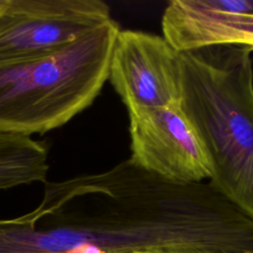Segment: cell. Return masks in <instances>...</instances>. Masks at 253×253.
<instances>
[{"label":"cell","mask_w":253,"mask_h":253,"mask_svg":"<svg viewBox=\"0 0 253 253\" xmlns=\"http://www.w3.org/2000/svg\"><path fill=\"white\" fill-rule=\"evenodd\" d=\"M119 32L112 18L57 50L0 62V133L43 134L88 108L109 79Z\"/></svg>","instance_id":"obj_2"},{"label":"cell","mask_w":253,"mask_h":253,"mask_svg":"<svg viewBox=\"0 0 253 253\" xmlns=\"http://www.w3.org/2000/svg\"><path fill=\"white\" fill-rule=\"evenodd\" d=\"M149 253H156V252H149Z\"/></svg>","instance_id":"obj_9"},{"label":"cell","mask_w":253,"mask_h":253,"mask_svg":"<svg viewBox=\"0 0 253 253\" xmlns=\"http://www.w3.org/2000/svg\"><path fill=\"white\" fill-rule=\"evenodd\" d=\"M109 80L127 112L180 103V51L163 36L120 30L111 57Z\"/></svg>","instance_id":"obj_5"},{"label":"cell","mask_w":253,"mask_h":253,"mask_svg":"<svg viewBox=\"0 0 253 253\" xmlns=\"http://www.w3.org/2000/svg\"><path fill=\"white\" fill-rule=\"evenodd\" d=\"M156 253H230L227 251L217 250V249H207V248H186L168 251H155Z\"/></svg>","instance_id":"obj_8"},{"label":"cell","mask_w":253,"mask_h":253,"mask_svg":"<svg viewBox=\"0 0 253 253\" xmlns=\"http://www.w3.org/2000/svg\"><path fill=\"white\" fill-rule=\"evenodd\" d=\"M48 150L30 136L0 133V190L46 182Z\"/></svg>","instance_id":"obj_7"},{"label":"cell","mask_w":253,"mask_h":253,"mask_svg":"<svg viewBox=\"0 0 253 253\" xmlns=\"http://www.w3.org/2000/svg\"><path fill=\"white\" fill-rule=\"evenodd\" d=\"M252 49L214 44L180 51V105L212 166L209 181L253 217Z\"/></svg>","instance_id":"obj_1"},{"label":"cell","mask_w":253,"mask_h":253,"mask_svg":"<svg viewBox=\"0 0 253 253\" xmlns=\"http://www.w3.org/2000/svg\"><path fill=\"white\" fill-rule=\"evenodd\" d=\"M111 19L100 0H0V62L57 50Z\"/></svg>","instance_id":"obj_3"},{"label":"cell","mask_w":253,"mask_h":253,"mask_svg":"<svg viewBox=\"0 0 253 253\" xmlns=\"http://www.w3.org/2000/svg\"><path fill=\"white\" fill-rule=\"evenodd\" d=\"M161 26L163 37L178 51L214 44L253 50V0H173Z\"/></svg>","instance_id":"obj_6"},{"label":"cell","mask_w":253,"mask_h":253,"mask_svg":"<svg viewBox=\"0 0 253 253\" xmlns=\"http://www.w3.org/2000/svg\"><path fill=\"white\" fill-rule=\"evenodd\" d=\"M130 159L164 179L209 182L212 166L207 149L180 103L128 112Z\"/></svg>","instance_id":"obj_4"}]
</instances>
